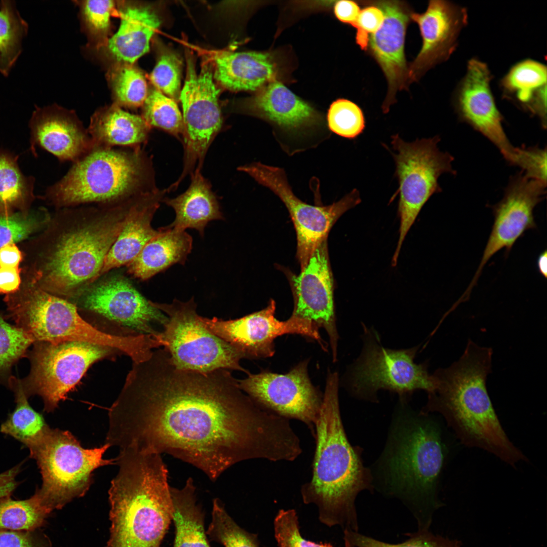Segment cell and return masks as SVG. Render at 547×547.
<instances>
[{
	"label": "cell",
	"instance_id": "cell-25",
	"mask_svg": "<svg viewBox=\"0 0 547 547\" xmlns=\"http://www.w3.org/2000/svg\"><path fill=\"white\" fill-rule=\"evenodd\" d=\"M29 127L32 150L37 145L61 161L74 163L94 148L87 129L75 113L57 105L36 107Z\"/></svg>",
	"mask_w": 547,
	"mask_h": 547
},
{
	"label": "cell",
	"instance_id": "cell-21",
	"mask_svg": "<svg viewBox=\"0 0 547 547\" xmlns=\"http://www.w3.org/2000/svg\"><path fill=\"white\" fill-rule=\"evenodd\" d=\"M294 306L292 316L324 328L329 336L333 362L339 338L333 299V280L327 239L315 250L298 276L291 277Z\"/></svg>",
	"mask_w": 547,
	"mask_h": 547
},
{
	"label": "cell",
	"instance_id": "cell-9",
	"mask_svg": "<svg viewBox=\"0 0 547 547\" xmlns=\"http://www.w3.org/2000/svg\"><path fill=\"white\" fill-rule=\"evenodd\" d=\"M107 444L92 449L82 447L69 431L52 429L30 456L41 471L43 484L37 490L41 505L50 513L84 496L93 483V472L114 463L103 458Z\"/></svg>",
	"mask_w": 547,
	"mask_h": 547
},
{
	"label": "cell",
	"instance_id": "cell-46",
	"mask_svg": "<svg viewBox=\"0 0 547 547\" xmlns=\"http://www.w3.org/2000/svg\"><path fill=\"white\" fill-rule=\"evenodd\" d=\"M274 535L279 547H334L329 543H317L303 538L295 510H280L274 521Z\"/></svg>",
	"mask_w": 547,
	"mask_h": 547
},
{
	"label": "cell",
	"instance_id": "cell-2",
	"mask_svg": "<svg viewBox=\"0 0 547 547\" xmlns=\"http://www.w3.org/2000/svg\"><path fill=\"white\" fill-rule=\"evenodd\" d=\"M137 196L58 209L24 244L22 277L50 293L75 299L100 277Z\"/></svg>",
	"mask_w": 547,
	"mask_h": 547
},
{
	"label": "cell",
	"instance_id": "cell-7",
	"mask_svg": "<svg viewBox=\"0 0 547 547\" xmlns=\"http://www.w3.org/2000/svg\"><path fill=\"white\" fill-rule=\"evenodd\" d=\"M9 313L15 325L33 342L99 345L127 355L133 362L145 361L160 345L153 334L119 335L102 331L84 320L73 303L33 284L25 285L15 295Z\"/></svg>",
	"mask_w": 547,
	"mask_h": 547
},
{
	"label": "cell",
	"instance_id": "cell-23",
	"mask_svg": "<svg viewBox=\"0 0 547 547\" xmlns=\"http://www.w3.org/2000/svg\"><path fill=\"white\" fill-rule=\"evenodd\" d=\"M384 15L380 28L370 35L368 49L383 71L388 83V90L382 105L384 113L396 101L398 91L409 85L408 66L405 55L406 29L412 13L403 2H375Z\"/></svg>",
	"mask_w": 547,
	"mask_h": 547
},
{
	"label": "cell",
	"instance_id": "cell-20",
	"mask_svg": "<svg viewBox=\"0 0 547 547\" xmlns=\"http://www.w3.org/2000/svg\"><path fill=\"white\" fill-rule=\"evenodd\" d=\"M77 307L93 311L137 334L159 331L153 323L163 326L167 317L147 300L126 277L114 276L92 284L73 300Z\"/></svg>",
	"mask_w": 547,
	"mask_h": 547
},
{
	"label": "cell",
	"instance_id": "cell-43",
	"mask_svg": "<svg viewBox=\"0 0 547 547\" xmlns=\"http://www.w3.org/2000/svg\"><path fill=\"white\" fill-rule=\"evenodd\" d=\"M327 122L332 132L350 139L357 138L365 128V119L361 108L353 101L343 98L331 103Z\"/></svg>",
	"mask_w": 547,
	"mask_h": 547
},
{
	"label": "cell",
	"instance_id": "cell-44",
	"mask_svg": "<svg viewBox=\"0 0 547 547\" xmlns=\"http://www.w3.org/2000/svg\"><path fill=\"white\" fill-rule=\"evenodd\" d=\"M344 547H460L458 541L450 540L421 529L409 535L405 541L392 544L383 542L350 530H343Z\"/></svg>",
	"mask_w": 547,
	"mask_h": 547
},
{
	"label": "cell",
	"instance_id": "cell-37",
	"mask_svg": "<svg viewBox=\"0 0 547 547\" xmlns=\"http://www.w3.org/2000/svg\"><path fill=\"white\" fill-rule=\"evenodd\" d=\"M50 514L35 493L23 500L4 497L0 498V530L35 531L45 524Z\"/></svg>",
	"mask_w": 547,
	"mask_h": 547
},
{
	"label": "cell",
	"instance_id": "cell-45",
	"mask_svg": "<svg viewBox=\"0 0 547 547\" xmlns=\"http://www.w3.org/2000/svg\"><path fill=\"white\" fill-rule=\"evenodd\" d=\"M182 64L174 53L166 51L160 55L150 79L154 88L175 101L179 100Z\"/></svg>",
	"mask_w": 547,
	"mask_h": 547
},
{
	"label": "cell",
	"instance_id": "cell-42",
	"mask_svg": "<svg viewBox=\"0 0 547 547\" xmlns=\"http://www.w3.org/2000/svg\"><path fill=\"white\" fill-rule=\"evenodd\" d=\"M142 106V117L151 127L175 136L183 134L182 115L175 100L154 88L148 91Z\"/></svg>",
	"mask_w": 547,
	"mask_h": 547
},
{
	"label": "cell",
	"instance_id": "cell-54",
	"mask_svg": "<svg viewBox=\"0 0 547 547\" xmlns=\"http://www.w3.org/2000/svg\"><path fill=\"white\" fill-rule=\"evenodd\" d=\"M537 266L540 274L545 279L547 277V252L545 250L538 257Z\"/></svg>",
	"mask_w": 547,
	"mask_h": 547
},
{
	"label": "cell",
	"instance_id": "cell-24",
	"mask_svg": "<svg viewBox=\"0 0 547 547\" xmlns=\"http://www.w3.org/2000/svg\"><path fill=\"white\" fill-rule=\"evenodd\" d=\"M242 110L270 124L276 133L302 139L325 126L321 115L282 83L272 81L246 101Z\"/></svg>",
	"mask_w": 547,
	"mask_h": 547
},
{
	"label": "cell",
	"instance_id": "cell-40",
	"mask_svg": "<svg viewBox=\"0 0 547 547\" xmlns=\"http://www.w3.org/2000/svg\"><path fill=\"white\" fill-rule=\"evenodd\" d=\"M6 320L0 311V384L8 387L12 367L26 357L33 341L22 329Z\"/></svg>",
	"mask_w": 547,
	"mask_h": 547
},
{
	"label": "cell",
	"instance_id": "cell-33",
	"mask_svg": "<svg viewBox=\"0 0 547 547\" xmlns=\"http://www.w3.org/2000/svg\"><path fill=\"white\" fill-rule=\"evenodd\" d=\"M175 527L174 547H211L204 526V513L197 503L191 478L182 488L170 487Z\"/></svg>",
	"mask_w": 547,
	"mask_h": 547
},
{
	"label": "cell",
	"instance_id": "cell-5",
	"mask_svg": "<svg viewBox=\"0 0 547 547\" xmlns=\"http://www.w3.org/2000/svg\"><path fill=\"white\" fill-rule=\"evenodd\" d=\"M120 450L109 490L111 525L105 547H160L173 516L167 466L160 454Z\"/></svg>",
	"mask_w": 547,
	"mask_h": 547
},
{
	"label": "cell",
	"instance_id": "cell-48",
	"mask_svg": "<svg viewBox=\"0 0 547 547\" xmlns=\"http://www.w3.org/2000/svg\"><path fill=\"white\" fill-rule=\"evenodd\" d=\"M384 19L382 10L374 4H370L361 10L355 28L356 43L362 50L368 49L369 34L371 35L377 31Z\"/></svg>",
	"mask_w": 547,
	"mask_h": 547
},
{
	"label": "cell",
	"instance_id": "cell-12",
	"mask_svg": "<svg viewBox=\"0 0 547 547\" xmlns=\"http://www.w3.org/2000/svg\"><path fill=\"white\" fill-rule=\"evenodd\" d=\"M151 303L168 318L160 334L164 348L177 368L201 372L224 369L249 373L240 365L245 356L203 325L193 297L186 302L175 299L170 304Z\"/></svg>",
	"mask_w": 547,
	"mask_h": 547
},
{
	"label": "cell",
	"instance_id": "cell-31",
	"mask_svg": "<svg viewBox=\"0 0 547 547\" xmlns=\"http://www.w3.org/2000/svg\"><path fill=\"white\" fill-rule=\"evenodd\" d=\"M150 129L142 116L124 111L114 103L93 114L87 131L94 148L135 147L145 142Z\"/></svg>",
	"mask_w": 547,
	"mask_h": 547
},
{
	"label": "cell",
	"instance_id": "cell-39",
	"mask_svg": "<svg viewBox=\"0 0 547 547\" xmlns=\"http://www.w3.org/2000/svg\"><path fill=\"white\" fill-rule=\"evenodd\" d=\"M110 81L115 104L129 108L143 105L149 90L139 69L131 64H120L110 73Z\"/></svg>",
	"mask_w": 547,
	"mask_h": 547
},
{
	"label": "cell",
	"instance_id": "cell-26",
	"mask_svg": "<svg viewBox=\"0 0 547 547\" xmlns=\"http://www.w3.org/2000/svg\"><path fill=\"white\" fill-rule=\"evenodd\" d=\"M166 191L154 188L137 196L119 235L105 257L100 277L112 269L130 263L159 234L160 230L152 227L151 221Z\"/></svg>",
	"mask_w": 547,
	"mask_h": 547
},
{
	"label": "cell",
	"instance_id": "cell-22",
	"mask_svg": "<svg viewBox=\"0 0 547 547\" xmlns=\"http://www.w3.org/2000/svg\"><path fill=\"white\" fill-rule=\"evenodd\" d=\"M411 20L419 28L420 51L408 66L409 84L418 81L428 70L446 61L458 45V38L467 23L466 9L451 2L432 0L422 13H411Z\"/></svg>",
	"mask_w": 547,
	"mask_h": 547
},
{
	"label": "cell",
	"instance_id": "cell-47",
	"mask_svg": "<svg viewBox=\"0 0 547 547\" xmlns=\"http://www.w3.org/2000/svg\"><path fill=\"white\" fill-rule=\"evenodd\" d=\"M115 4L112 1H86L82 4L86 23L96 34H104L109 29Z\"/></svg>",
	"mask_w": 547,
	"mask_h": 547
},
{
	"label": "cell",
	"instance_id": "cell-53",
	"mask_svg": "<svg viewBox=\"0 0 547 547\" xmlns=\"http://www.w3.org/2000/svg\"><path fill=\"white\" fill-rule=\"evenodd\" d=\"M20 465L0 474V498L10 496L17 485L15 477L20 470Z\"/></svg>",
	"mask_w": 547,
	"mask_h": 547
},
{
	"label": "cell",
	"instance_id": "cell-1",
	"mask_svg": "<svg viewBox=\"0 0 547 547\" xmlns=\"http://www.w3.org/2000/svg\"><path fill=\"white\" fill-rule=\"evenodd\" d=\"M108 418L110 447L169 454L213 481L242 461H280L291 437L289 420L254 402L229 370L179 369L164 348L133 362Z\"/></svg>",
	"mask_w": 547,
	"mask_h": 547
},
{
	"label": "cell",
	"instance_id": "cell-49",
	"mask_svg": "<svg viewBox=\"0 0 547 547\" xmlns=\"http://www.w3.org/2000/svg\"><path fill=\"white\" fill-rule=\"evenodd\" d=\"M35 531L0 530V547H50L49 539Z\"/></svg>",
	"mask_w": 547,
	"mask_h": 547
},
{
	"label": "cell",
	"instance_id": "cell-34",
	"mask_svg": "<svg viewBox=\"0 0 547 547\" xmlns=\"http://www.w3.org/2000/svg\"><path fill=\"white\" fill-rule=\"evenodd\" d=\"M8 387L14 393L16 407L2 424L1 432L23 443L29 448L31 453L43 443L51 428L43 416L29 404L20 379L12 375Z\"/></svg>",
	"mask_w": 547,
	"mask_h": 547
},
{
	"label": "cell",
	"instance_id": "cell-50",
	"mask_svg": "<svg viewBox=\"0 0 547 547\" xmlns=\"http://www.w3.org/2000/svg\"><path fill=\"white\" fill-rule=\"evenodd\" d=\"M22 268L0 267V294L8 295L16 292L22 283Z\"/></svg>",
	"mask_w": 547,
	"mask_h": 547
},
{
	"label": "cell",
	"instance_id": "cell-6",
	"mask_svg": "<svg viewBox=\"0 0 547 547\" xmlns=\"http://www.w3.org/2000/svg\"><path fill=\"white\" fill-rule=\"evenodd\" d=\"M378 473L386 491L412 504L435 508L446 449L441 431L427 414L394 418Z\"/></svg>",
	"mask_w": 547,
	"mask_h": 547
},
{
	"label": "cell",
	"instance_id": "cell-4",
	"mask_svg": "<svg viewBox=\"0 0 547 547\" xmlns=\"http://www.w3.org/2000/svg\"><path fill=\"white\" fill-rule=\"evenodd\" d=\"M339 377L329 372L315 423L316 448L310 480L300 492L305 504L317 506L319 519L328 527L357 531L355 500L372 486L370 470L361 450L349 443L342 424L338 399Z\"/></svg>",
	"mask_w": 547,
	"mask_h": 547
},
{
	"label": "cell",
	"instance_id": "cell-41",
	"mask_svg": "<svg viewBox=\"0 0 547 547\" xmlns=\"http://www.w3.org/2000/svg\"><path fill=\"white\" fill-rule=\"evenodd\" d=\"M51 217L44 208L18 212L8 216L0 215V249L36 235L45 228Z\"/></svg>",
	"mask_w": 547,
	"mask_h": 547
},
{
	"label": "cell",
	"instance_id": "cell-14",
	"mask_svg": "<svg viewBox=\"0 0 547 547\" xmlns=\"http://www.w3.org/2000/svg\"><path fill=\"white\" fill-rule=\"evenodd\" d=\"M244 172L260 185L272 191L283 202L294 225L297 236V257L301 270L316 248L325 240L337 219L361 202L354 189L338 201L325 206H312L298 198L281 168L254 162L240 166Z\"/></svg>",
	"mask_w": 547,
	"mask_h": 547
},
{
	"label": "cell",
	"instance_id": "cell-16",
	"mask_svg": "<svg viewBox=\"0 0 547 547\" xmlns=\"http://www.w3.org/2000/svg\"><path fill=\"white\" fill-rule=\"evenodd\" d=\"M308 361L285 374L263 371L238 380L240 389L265 410L304 423L314 437L323 397L308 374Z\"/></svg>",
	"mask_w": 547,
	"mask_h": 547
},
{
	"label": "cell",
	"instance_id": "cell-32",
	"mask_svg": "<svg viewBox=\"0 0 547 547\" xmlns=\"http://www.w3.org/2000/svg\"><path fill=\"white\" fill-rule=\"evenodd\" d=\"M163 202L175 212L174 221L167 226L170 228L181 230L195 229L203 237L209 222L223 219L210 183L198 169L192 174L190 184L185 192Z\"/></svg>",
	"mask_w": 547,
	"mask_h": 547
},
{
	"label": "cell",
	"instance_id": "cell-3",
	"mask_svg": "<svg viewBox=\"0 0 547 547\" xmlns=\"http://www.w3.org/2000/svg\"><path fill=\"white\" fill-rule=\"evenodd\" d=\"M492 355L491 347L468 340L458 360L433 374L435 387L421 412L440 413L463 445L515 467L528 459L506 435L489 396L486 380Z\"/></svg>",
	"mask_w": 547,
	"mask_h": 547
},
{
	"label": "cell",
	"instance_id": "cell-19",
	"mask_svg": "<svg viewBox=\"0 0 547 547\" xmlns=\"http://www.w3.org/2000/svg\"><path fill=\"white\" fill-rule=\"evenodd\" d=\"M492 79L487 65L476 58L468 61L466 73L454 95L453 105L459 120L487 138L506 162L518 166L521 148L513 146L503 127V116L490 88Z\"/></svg>",
	"mask_w": 547,
	"mask_h": 547
},
{
	"label": "cell",
	"instance_id": "cell-35",
	"mask_svg": "<svg viewBox=\"0 0 547 547\" xmlns=\"http://www.w3.org/2000/svg\"><path fill=\"white\" fill-rule=\"evenodd\" d=\"M34 179L25 176L17 158L0 151V215L27 212L34 199Z\"/></svg>",
	"mask_w": 547,
	"mask_h": 547
},
{
	"label": "cell",
	"instance_id": "cell-29",
	"mask_svg": "<svg viewBox=\"0 0 547 547\" xmlns=\"http://www.w3.org/2000/svg\"><path fill=\"white\" fill-rule=\"evenodd\" d=\"M137 257L127 264L128 272L147 280L173 264H184L192 246V239L185 230L168 226L159 229Z\"/></svg>",
	"mask_w": 547,
	"mask_h": 547
},
{
	"label": "cell",
	"instance_id": "cell-38",
	"mask_svg": "<svg viewBox=\"0 0 547 547\" xmlns=\"http://www.w3.org/2000/svg\"><path fill=\"white\" fill-rule=\"evenodd\" d=\"M206 534L211 540L224 547H260L257 535L240 527L218 498L213 499L212 519Z\"/></svg>",
	"mask_w": 547,
	"mask_h": 547
},
{
	"label": "cell",
	"instance_id": "cell-28",
	"mask_svg": "<svg viewBox=\"0 0 547 547\" xmlns=\"http://www.w3.org/2000/svg\"><path fill=\"white\" fill-rule=\"evenodd\" d=\"M120 16V27L108 40L107 50L117 62L132 65L149 51L150 40L161 21L146 6L127 5L121 11Z\"/></svg>",
	"mask_w": 547,
	"mask_h": 547
},
{
	"label": "cell",
	"instance_id": "cell-13",
	"mask_svg": "<svg viewBox=\"0 0 547 547\" xmlns=\"http://www.w3.org/2000/svg\"><path fill=\"white\" fill-rule=\"evenodd\" d=\"M32 345L25 357L30 363V372L20 382L28 398L34 395L42 398L44 410L48 412L65 399L92 364L115 350L78 341H37Z\"/></svg>",
	"mask_w": 547,
	"mask_h": 547
},
{
	"label": "cell",
	"instance_id": "cell-27",
	"mask_svg": "<svg viewBox=\"0 0 547 547\" xmlns=\"http://www.w3.org/2000/svg\"><path fill=\"white\" fill-rule=\"evenodd\" d=\"M214 78L232 91H254L272 80L276 69L267 53L256 51L215 53Z\"/></svg>",
	"mask_w": 547,
	"mask_h": 547
},
{
	"label": "cell",
	"instance_id": "cell-8",
	"mask_svg": "<svg viewBox=\"0 0 547 547\" xmlns=\"http://www.w3.org/2000/svg\"><path fill=\"white\" fill-rule=\"evenodd\" d=\"M150 162L140 146L95 147L46 190L57 209L114 202L152 190Z\"/></svg>",
	"mask_w": 547,
	"mask_h": 547
},
{
	"label": "cell",
	"instance_id": "cell-30",
	"mask_svg": "<svg viewBox=\"0 0 547 547\" xmlns=\"http://www.w3.org/2000/svg\"><path fill=\"white\" fill-rule=\"evenodd\" d=\"M504 96L519 107L538 118L546 127V67L531 59L514 65L502 79Z\"/></svg>",
	"mask_w": 547,
	"mask_h": 547
},
{
	"label": "cell",
	"instance_id": "cell-17",
	"mask_svg": "<svg viewBox=\"0 0 547 547\" xmlns=\"http://www.w3.org/2000/svg\"><path fill=\"white\" fill-rule=\"evenodd\" d=\"M275 301L270 300L264 308L239 319L223 320L201 316L200 319L210 332L240 351L245 358L272 356L275 339L287 334L308 337L326 350L319 328L314 324L292 316L286 321H280L275 316Z\"/></svg>",
	"mask_w": 547,
	"mask_h": 547
},
{
	"label": "cell",
	"instance_id": "cell-18",
	"mask_svg": "<svg viewBox=\"0 0 547 547\" xmlns=\"http://www.w3.org/2000/svg\"><path fill=\"white\" fill-rule=\"evenodd\" d=\"M546 184L529 179L523 173L510 179L502 199L492 207L494 222L481 260L469 286L462 296L468 298L485 265L497 252L507 253L528 229L536 228L535 207L546 193Z\"/></svg>",
	"mask_w": 547,
	"mask_h": 547
},
{
	"label": "cell",
	"instance_id": "cell-51",
	"mask_svg": "<svg viewBox=\"0 0 547 547\" xmlns=\"http://www.w3.org/2000/svg\"><path fill=\"white\" fill-rule=\"evenodd\" d=\"M360 11L359 5L351 1H337L334 6L336 17L341 22L350 24L355 28Z\"/></svg>",
	"mask_w": 547,
	"mask_h": 547
},
{
	"label": "cell",
	"instance_id": "cell-15",
	"mask_svg": "<svg viewBox=\"0 0 547 547\" xmlns=\"http://www.w3.org/2000/svg\"><path fill=\"white\" fill-rule=\"evenodd\" d=\"M186 74L179 101L182 107L184 163L179 183L188 173L200 170L207 151L222 124L219 89L215 84L211 65L205 63L199 73L193 57L187 53Z\"/></svg>",
	"mask_w": 547,
	"mask_h": 547
},
{
	"label": "cell",
	"instance_id": "cell-11",
	"mask_svg": "<svg viewBox=\"0 0 547 547\" xmlns=\"http://www.w3.org/2000/svg\"><path fill=\"white\" fill-rule=\"evenodd\" d=\"M363 340L362 353L349 372V387L353 395L376 402L377 392L385 389L398 394L404 402L415 390L422 389L427 394L434 390L435 381L428 372V364H417L414 361L419 346L385 348L377 333L365 326Z\"/></svg>",
	"mask_w": 547,
	"mask_h": 547
},
{
	"label": "cell",
	"instance_id": "cell-10",
	"mask_svg": "<svg viewBox=\"0 0 547 547\" xmlns=\"http://www.w3.org/2000/svg\"><path fill=\"white\" fill-rule=\"evenodd\" d=\"M391 139L394 152L384 146L393 155L395 176L399 182V188L392 198L393 200L399 194V237L392 261L395 266L403 241L421 209L432 196L442 191L439 177L447 173L454 175L456 172L452 167L453 157L438 148L439 136L408 142L397 134Z\"/></svg>",
	"mask_w": 547,
	"mask_h": 547
},
{
	"label": "cell",
	"instance_id": "cell-36",
	"mask_svg": "<svg viewBox=\"0 0 547 547\" xmlns=\"http://www.w3.org/2000/svg\"><path fill=\"white\" fill-rule=\"evenodd\" d=\"M27 22L14 2L0 4V73L7 76L20 56L22 43L28 32Z\"/></svg>",
	"mask_w": 547,
	"mask_h": 547
},
{
	"label": "cell",
	"instance_id": "cell-52",
	"mask_svg": "<svg viewBox=\"0 0 547 547\" xmlns=\"http://www.w3.org/2000/svg\"><path fill=\"white\" fill-rule=\"evenodd\" d=\"M23 260V252L16 244H9L0 249V267H20Z\"/></svg>",
	"mask_w": 547,
	"mask_h": 547
}]
</instances>
